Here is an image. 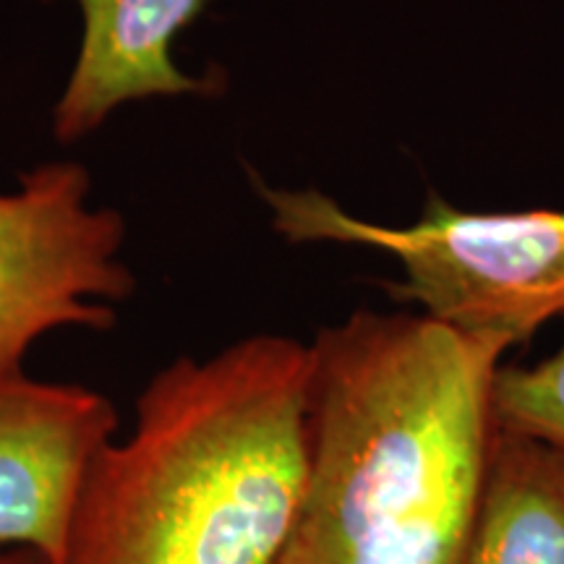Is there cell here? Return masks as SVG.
<instances>
[{
  "label": "cell",
  "mask_w": 564,
  "mask_h": 564,
  "mask_svg": "<svg viewBox=\"0 0 564 564\" xmlns=\"http://www.w3.org/2000/svg\"><path fill=\"white\" fill-rule=\"evenodd\" d=\"M507 345L352 312L308 345L306 489L280 564H460Z\"/></svg>",
  "instance_id": "6da1fadb"
},
{
  "label": "cell",
  "mask_w": 564,
  "mask_h": 564,
  "mask_svg": "<svg viewBox=\"0 0 564 564\" xmlns=\"http://www.w3.org/2000/svg\"><path fill=\"white\" fill-rule=\"evenodd\" d=\"M308 345L181 356L91 457L63 564H280L306 489Z\"/></svg>",
  "instance_id": "7a4b0ae2"
},
{
  "label": "cell",
  "mask_w": 564,
  "mask_h": 564,
  "mask_svg": "<svg viewBox=\"0 0 564 564\" xmlns=\"http://www.w3.org/2000/svg\"><path fill=\"white\" fill-rule=\"evenodd\" d=\"M274 230L293 243H352L390 253L400 303L457 333L514 348L564 316V209L465 212L429 202L403 228L366 223L319 192L264 188Z\"/></svg>",
  "instance_id": "3957f363"
},
{
  "label": "cell",
  "mask_w": 564,
  "mask_h": 564,
  "mask_svg": "<svg viewBox=\"0 0 564 564\" xmlns=\"http://www.w3.org/2000/svg\"><path fill=\"white\" fill-rule=\"evenodd\" d=\"M89 194L76 162H45L0 194V377L24 373L26 352L55 329H110L112 303L133 291L123 217Z\"/></svg>",
  "instance_id": "277c9868"
},
{
  "label": "cell",
  "mask_w": 564,
  "mask_h": 564,
  "mask_svg": "<svg viewBox=\"0 0 564 564\" xmlns=\"http://www.w3.org/2000/svg\"><path fill=\"white\" fill-rule=\"evenodd\" d=\"M116 429L102 392L26 371L0 377V549L63 564L82 478Z\"/></svg>",
  "instance_id": "5b68a950"
},
{
  "label": "cell",
  "mask_w": 564,
  "mask_h": 564,
  "mask_svg": "<svg viewBox=\"0 0 564 564\" xmlns=\"http://www.w3.org/2000/svg\"><path fill=\"white\" fill-rule=\"evenodd\" d=\"M82 45L53 110L63 144L97 131L121 105L152 97L209 95L212 82L175 66L173 42L204 0H74Z\"/></svg>",
  "instance_id": "8992f818"
},
{
  "label": "cell",
  "mask_w": 564,
  "mask_h": 564,
  "mask_svg": "<svg viewBox=\"0 0 564 564\" xmlns=\"http://www.w3.org/2000/svg\"><path fill=\"white\" fill-rule=\"evenodd\" d=\"M460 564H564V449L494 429Z\"/></svg>",
  "instance_id": "52a82bcc"
},
{
  "label": "cell",
  "mask_w": 564,
  "mask_h": 564,
  "mask_svg": "<svg viewBox=\"0 0 564 564\" xmlns=\"http://www.w3.org/2000/svg\"><path fill=\"white\" fill-rule=\"evenodd\" d=\"M494 426L564 449V340L533 366H499Z\"/></svg>",
  "instance_id": "ba28073f"
},
{
  "label": "cell",
  "mask_w": 564,
  "mask_h": 564,
  "mask_svg": "<svg viewBox=\"0 0 564 564\" xmlns=\"http://www.w3.org/2000/svg\"><path fill=\"white\" fill-rule=\"evenodd\" d=\"M0 564H47L34 549H0Z\"/></svg>",
  "instance_id": "9c48e42d"
}]
</instances>
